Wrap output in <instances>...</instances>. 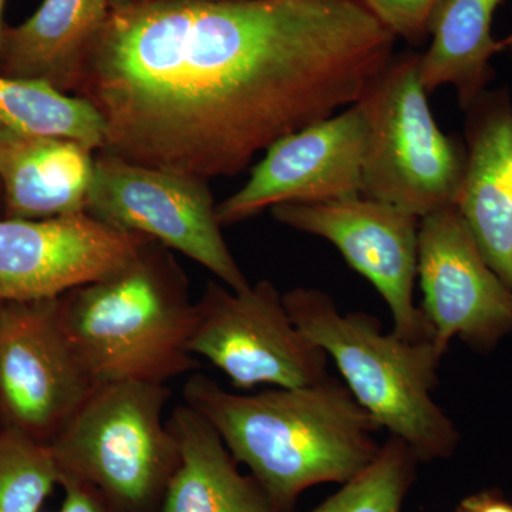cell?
<instances>
[{
	"label": "cell",
	"instance_id": "obj_16",
	"mask_svg": "<svg viewBox=\"0 0 512 512\" xmlns=\"http://www.w3.org/2000/svg\"><path fill=\"white\" fill-rule=\"evenodd\" d=\"M110 13V0H43L25 22L5 26L0 76L39 80L73 94Z\"/></svg>",
	"mask_w": 512,
	"mask_h": 512
},
{
	"label": "cell",
	"instance_id": "obj_10",
	"mask_svg": "<svg viewBox=\"0 0 512 512\" xmlns=\"http://www.w3.org/2000/svg\"><path fill=\"white\" fill-rule=\"evenodd\" d=\"M269 211L279 224L335 245L350 268L365 276L389 306L394 335L410 342L433 340L429 320L414 305L413 296L420 218L362 195L293 202Z\"/></svg>",
	"mask_w": 512,
	"mask_h": 512
},
{
	"label": "cell",
	"instance_id": "obj_24",
	"mask_svg": "<svg viewBox=\"0 0 512 512\" xmlns=\"http://www.w3.org/2000/svg\"><path fill=\"white\" fill-rule=\"evenodd\" d=\"M456 512H512V501L500 490L487 488L463 498Z\"/></svg>",
	"mask_w": 512,
	"mask_h": 512
},
{
	"label": "cell",
	"instance_id": "obj_28",
	"mask_svg": "<svg viewBox=\"0 0 512 512\" xmlns=\"http://www.w3.org/2000/svg\"><path fill=\"white\" fill-rule=\"evenodd\" d=\"M3 217V191L2 184H0V218Z\"/></svg>",
	"mask_w": 512,
	"mask_h": 512
},
{
	"label": "cell",
	"instance_id": "obj_12",
	"mask_svg": "<svg viewBox=\"0 0 512 512\" xmlns=\"http://www.w3.org/2000/svg\"><path fill=\"white\" fill-rule=\"evenodd\" d=\"M367 136L369 120L357 101L282 137L252 168L247 183L217 204L221 227L251 220L276 205L359 197Z\"/></svg>",
	"mask_w": 512,
	"mask_h": 512
},
{
	"label": "cell",
	"instance_id": "obj_23",
	"mask_svg": "<svg viewBox=\"0 0 512 512\" xmlns=\"http://www.w3.org/2000/svg\"><path fill=\"white\" fill-rule=\"evenodd\" d=\"M60 487L64 497L59 512H116L96 488L79 478L62 476Z\"/></svg>",
	"mask_w": 512,
	"mask_h": 512
},
{
	"label": "cell",
	"instance_id": "obj_19",
	"mask_svg": "<svg viewBox=\"0 0 512 512\" xmlns=\"http://www.w3.org/2000/svg\"><path fill=\"white\" fill-rule=\"evenodd\" d=\"M0 126L29 136L66 138L94 151L106 141L103 119L83 97L39 80L0 76Z\"/></svg>",
	"mask_w": 512,
	"mask_h": 512
},
{
	"label": "cell",
	"instance_id": "obj_22",
	"mask_svg": "<svg viewBox=\"0 0 512 512\" xmlns=\"http://www.w3.org/2000/svg\"><path fill=\"white\" fill-rule=\"evenodd\" d=\"M397 40L419 46L429 37V20L440 0H360Z\"/></svg>",
	"mask_w": 512,
	"mask_h": 512
},
{
	"label": "cell",
	"instance_id": "obj_29",
	"mask_svg": "<svg viewBox=\"0 0 512 512\" xmlns=\"http://www.w3.org/2000/svg\"><path fill=\"white\" fill-rule=\"evenodd\" d=\"M0 305H2V301H0Z\"/></svg>",
	"mask_w": 512,
	"mask_h": 512
},
{
	"label": "cell",
	"instance_id": "obj_9",
	"mask_svg": "<svg viewBox=\"0 0 512 512\" xmlns=\"http://www.w3.org/2000/svg\"><path fill=\"white\" fill-rule=\"evenodd\" d=\"M57 298L0 305V426L50 444L97 386Z\"/></svg>",
	"mask_w": 512,
	"mask_h": 512
},
{
	"label": "cell",
	"instance_id": "obj_20",
	"mask_svg": "<svg viewBox=\"0 0 512 512\" xmlns=\"http://www.w3.org/2000/svg\"><path fill=\"white\" fill-rule=\"evenodd\" d=\"M419 463L406 443L390 436L365 470L308 512H402Z\"/></svg>",
	"mask_w": 512,
	"mask_h": 512
},
{
	"label": "cell",
	"instance_id": "obj_13",
	"mask_svg": "<svg viewBox=\"0 0 512 512\" xmlns=\"http://www.w3.org/2000/svg\"><path fill=\"white\" fill-rule=\"evenodd\" d=\"M147 239L87 212L50 220L0 218V301L59 298L119 269Z\"/></svg>",
	"mask_w": 512,
	"mask_h": 512
},
{
	"label": "cell",
	"instance_id": "obj_1",
	"mask_svg": "<svg viewBox=\"0 0 512 512\" xmlns=\"http://www.w3.org/2000/svg\"><path fill=\"white\" fill-rule=\"evenodd\" d=\"M397 39L360 0H154L111 9L74 96L103 150L210 180L365 97Z\"/></svg>",
	"mask_w": 512,
	"mask_h": 512
},
{
	"label": "cell",
	"instance_id": "obj_17",
	"mask_svg": "<svg viewBox=\"0 0 512 512\" xmlns=\"http://www.w3.org/2000/svg\"><path fill=\"white\" fill-rule=\"evenodd\" d=\"M180 450V464L160 512H281L252 476L239 471L210 421L188 404L167 421Z\"/></svg>",
	"mask_w": 512,
	"mask_h": 512
},
{
	"label": "cell",
	"instance_id": "obj_27",
	"mask_svg": "<svg viewBox=\"0 0 512 512\" xmlns=\"http://www.w3.org/2000/svg\"><path fill=\"white\" fill-rule=\"evenodd\" d=\"M503 43H504V52L510 53V56L512 57V33H510V35H508L507 37H505V39H503Z\"/></svg>",
	"mask_w": 512,
	"mask_h": 512
},
{
	"label": "cell",
	"instance_id": "obj_11",
	"mask_svg": "<svg viewBox=\"0 0 512 512\" xmlns=\"http://www.w3.org/2000/svg\"><path fill=\"white\" fill-rule=\"evenodd\" d=\"M417 275L433 342L446 355L453 338L490 352L512 333V288L488 264L457 207L421 218Z\"/></svg>",
	"mask_w": 512,
	"mask_h": 512
},
{
	"label": "cell",
	"instance_id": "obj_8",
	"mask_svg": "<svg viewBox=\"0 0 512 512\" xmlns=\"http://www.w3.org/2000/svg\"><path fill=\"white\" fill-rule=\"evenodd\" d=\"M190 352L242 390L309 386L328 376V355L293 323L271 281L241 292L208 282L194 303Z\"/></svg>",
	"mask_w": 512,
	"mask_h": 512
},
{
	"label": "cell",
	"instance_id": "obj_14",
	"mask_svg": "<svg viewBox=\"0 0 512 512\" xmlns=\"http://www.w3.org/2000/svg\"><path fill=\"white\" fill-rule=\"evenodd\" d=\"M466 170L457 208L488 264L512 288V101L487 90L466 110Z\"/></svg>",
	"mask_w": 512,
	"mask_h": 512
},
{
	"label": "cell",
	"instance_id": "obj_18",
	"mask_svg": "<svg viewBox=\"0 0 512 512\" xmlns=\"http://www.w3.org/2000/svg\"><path fill=\"white\" fill-rule=\"evenodd\" d=\"M503 0H440L429 20V49L420 53L419 77L426 93L451 86L466 111L493 82V59L504 52L493 36Z\"/></svg>",
	"mask_w": 512,
	"mask_h": 512
},
{
	"label": "cell",
	"instance_id": "obj_26",
	"mask_svg": "<svg viewBox=\"0 0 512 512\" xmlns=\"http://www.w3.org/2000/svg\"><path fill=\"white\" fill-rule=\"evenodd\" d=\"M6 3H8V0H0V45H2V36H3V30H5V8Z\"/></svg>",
	"mask_w": 512,
	"mask_h": 512
},
{
	"label": "cell",
	"instance_id": "obj_6",
	"mask_svg": "<svg viewBox=\"0 0 512 512\" xmlns=\"http://www.w3.org/2000/svg\"><path fill=\"white\" fill-rule=\"evenodd\" d=\"M420 53L393 56L360 103L369 120L360 195L424 218L457 207L466 144L441 131L419 77Z\"/></svg>",
	"mask_w": 512,
	"mask_h": 512
},
{
	"label": "cell",
	"instance_id": "obj_15",
	"mask_svg": "<svg viewBox=\"0 0 512 512\" xmlns=\"http://www.w3.org/2000/svg\"><path fill=\"white\" fill-rule=\"evenodd\" d=\"M96 153L77 141L0 126L2 218L50 220L86 212Z\"/></svg>",
	"mask_w": 512,
	"mask_h": 512
},
{
	"label": "cell",
	"instance_id": "obj_21",
	"mask_svg": "<svg viewBox=\"0 0 512 512\" xmlns=\"http://www.w3.org/2000/svg\"><path fill=\"white\" fill-rule=\"evenodd\" d=\"M60 477L49 444L0 426V512H39Z\"/></svg>",
	"mask_w": 512,
	"mask_h": 512
},
{
	"label": "cell",
	"instance_id": "obj_2",
	"mask_svg": "<svg viewBox=\"0 0 512 512\" xmlns=\"http://www.w3.org/2000/svg\"><path fill=\"white\" fill-rule=\"evenodd\" d=\"M183 397L210 421L281 512H293L303 491L315 485L345 484L382 447L376 440L379 424L345 383L329 375L309 386L248 396L192 375Z\"/></svg>",
	"mask_w": 512,
	"mask_h": 512
},
{
	"label": "cell",
	"instance_id": "obj_3",
	"mask_svg": "<svg viewBox=\"0 0 512 512\" xmlns=\"http://www.w3.org/2000/svg\"><path fill=\"white\" fill-rule=\"evenodd\" d=\"M194 303L184 269L153 239L116 271L57 298L64 332L97 383L167 384L194 370Z\"/></svg>",
	"mask_w": 512,
	"mask_h": 512
},
{
	"label": "cell",
	"instance_id": "obj_25",
	"mask_svg": "<svg viewBox=\"0 0 512 512\" xmlns=\"http://www.w3.org/2000/svg\"><path fill=\"white\" fill-rule=\"evenodd\" d=\"M154 2V0H110L111 9L120 8V6L136 5V3Z\"/></svg>",
	"mask_w": 512,
	"mask_h": 512
},
{
	"label": "cell",
	"instance_id": "obj_7",
	"mask_svg": "<svg viewBox=\"0 0 512 512\" xmlns=\"http://www.w3.org/2000/svg\"><path fill=\"white\" fill-rule=\"evenodd\" d=\"M86 212L180 252L235 292L249 288L222 235L208 180L97 151Z\"/></svg>",
	"mask_w": 512,
	"mask_h": 512
},
{
	"label": "cell",
	"instance_id": "obj_5",
	"mask_svg": "<svg viewBox=\"0 0 512 512\" xmlns=\"http://www.w3.org/2000/svg\"><path fill=\"white\" fill-rule=\"evenodd\" d=\"M167 384L99 383L52 443L62 476L92 485L116 512H160L180 450L164 421Z\"/></svg>",
	"mask_w": 512,
	"mask_h": 512
},
{
	"label": "cell",
	"instance_id": "obj_4",
	"mask_svg": "<svg viewBox=\"0 0 512 512\" xmlns=\"http://www.w3.org/2000/svg\"><path fill=\"white\" fill-rule=\"evenodd\" d=\"M284 303L293 323L332 357L380 429L406 443L420 463L456 453L460 433L433 399L443 359L433 340L410 342L384 333L369 313H340L320 289H292Z\"/></svg>",
	"mask_w": 512,
	"mask_h": 512
}]
</instances>
